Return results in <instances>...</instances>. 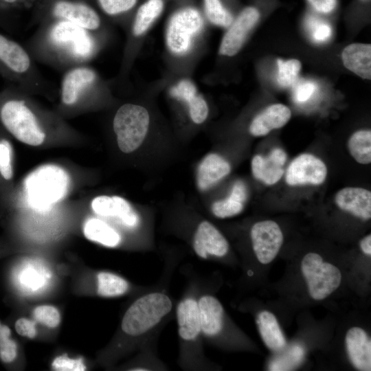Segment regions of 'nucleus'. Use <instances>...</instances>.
<instances>
[{
	"label": "nucleus",
	"mask_w": 371,
	"mask_h": 371,
	"mask_svg": "<svg viewBox=\"0 0 371 371\" xmlns=\"http://www.w3.org/2000/svg\"><path fill=\"white\" fill-rule=\"evenodd\" d=\"M198 306L203 340L215 344L225 339L227 321L221 302L202 289L198 297Z\"/></svg>",
	"instance_id": "f8f14e48"
},
{
	"label": "nucleus",
	"mask_w": 371,
	"mask_h": 371,
	"mask_svg": "<svg viewBox=\"0 0 371 371\" xmlns=\"http://www.w3.org/2000/svg\"><path fill=\"white\" fill-rule=\"evenodd\" d=\"M311 8L317 14L330 15L338 6V0H306Z\"/></svg>",
	"instance_id": "a19ab883"
},
{
	"label": "nucleus",
	"mask_w": 371,
	"mask_h": 371,
	"mask_svg": "<svg viewBox=\"0 0 371 371\" xmlns=\"http://www.w3.org/2000/svg\"><path fill=\"white\" fill-rule=\"evenodd\" d=\"M360 248L361 251L367 256L371 255V236L370 234L365 236L360 241Z\"/></svg>",
	"instance_id": "a18cd8bd"
},
{
	"label": "nucleus",
	"mask_w": 371,
	"mask_h": 371,
	"mask_svg": "<svg viewBox=\"0 0 371 371\" xmlns=\"http://www.w3.org/2000/svg\"><path fill=\"white\" fill-rule=\"evenodd\" d=\"M1 324H0V328H1Z\"/></svg>",
	"instance_id": "49530a36"
},
{
	"label": "nucleus",
	"mask_w": 371,
	"mask_h": 371,
	"mask_svg": "<svg viewBox=\"0 0 371 371\" xmlns=\"http://www.w3.org/2000/svg\"><path fill=\"white\" fill-rule=\"evenodd\" d=\"M52 368L60 371H82L86 369L82 359H71L66 356L56 357L53 363Z\"/></svg>",
	"instance_id": "4c0bfd02"
},
{
	"label": "nucleus",
	"mask_w": 371,
	"mask_h": 371,
	"mask_svg": "<svg viewBox=\"0 0 371 371\" xmlns=\"http://www.w3.org/2000/svg\"><path fill=\"white\" fill-rule=\"evenodd\" d=\"M17 19V15L0 8V27L3 30L14 33L18 27Z\"/></svg>",
	"instance_id": "37998d69"
},
{
	"label": "nucleus",
	"mask_w": 371,
	"mask_h": 371,
	"mask_svg": "<svg viewBox=\"0 0 371 371\" xmlns=\"http://www.w3.org/2000/svg\"><path fill=\"white\" fill-rule=\"evenodd\" d=\"M203 25V19L197 9L186 7L175 12L170 19L166 31V43L170 51L176 55L188 53L193 37Z\"/></svg>",
	"instance_id": "9b49d317"
},
{
	"label": "nucleus",
	"mask_w": 371,
	"mask_h": 371,
	"mask_svg": "<svg viewBox=\"0 0 371 371\" xmlns=\"http://www.w3.org/2000/svg\"><path fill=\"white\" fill-rule=\"evenodd\" d=\"M87 238L108 247H115L121 242V236L112 227L98 218L88 219L84 225Z\"/></svg>",
	"instance_id": "a878e982"
},
{
	"label": "nucleus",
	"mask_w": 371,
	"mask_h": 371,
	"mask_svg": "<svg viewBox=\"0 0 371 371\" xmlns=\"http://www.w3.org/2000/svg\"><path fill=\"white\" fill-rule=\"evenodd\" d=\"M196 256L202 260L225 257L229 249V243L221 232L210 222L201 221L196 227L192 242Z\"/></svg>",
	"instance_id": "2eb2a0df"
},
{
	"label": "nucleus",
	"mask_w": 371,
	"mask_h": 371,
	"mask_svg": "<svg viewBox=\"0 0 371 371\" xmlns=\"http://www.w3.org/2000/svg\"><path fill=\"white\" fill-rule=\"evenodd\" d=\"M231 170L229 164L221 156L210 153L205 157L197 170L198 188L206 190L227 176Z\"/></svg>",
	"instance_id": "b1692460"
},
{
	"label": "nucleus",
	"mask_w": 371,
	"mask_h": 371,
	"mask_svg": "<svg viewBox=\"0 0 371 371\" xmlns=\"http://www.w3.org/2000/svg\"><path fill=\"white\" fill-rule=\"evenodd\" d=\"M301 271L308 293L315 300H324L335 291L341 282L339 268L324 261L322 257L315 252H309L303 257Z\"/></svg>",
	"instance_id": "9d476101"
},
{
	"label": "nucleus",
	"mask_w": 371,
	"mask_h": 371,
	"mask_svg": "<svg viewBox=\"0 0 371 371\" xmlns=\"http://www.w3.org/2000/svg\"><path fill=\"white\" fill-rule=\"evenodd\" d=\"M29 93L6 83L0 91V123L19 141L31 146L43 143L46 132L42 116Z\"/></svg>",
	"instance_id": "20e7f679"
},
{
	"label": "nucleus",
	"mask_w": 371,
	"mask_h": 371,
	"mask_svg": "<svg viewBox=\"0 0 371 371\" xmlns=\"http://www.w3.org/2000/svg\"><path fill=\"white\" fill-rule=\"evenodd\" d=\"M336 205L362 220L371 218V192L361 188L347 187L339 190L335 196Z\"/></svg>",
	"instance_id": "aec40b11"
},
{
	"label": "nucleus",
	"mask_w": 371,
	"mask_h": 371,
	"mask_svg": "<svg viewBox=\"0 0 371 371\" xmlns=\"http://www.w3.org/2000/svg\"><path fill=\"white\" fill-rule=\"evenodd\" d=\"M28 27L52 19L67 21L91 31L100 32L103 21L91 0H36Z\"/></svg>",
	"instance_id": "423d86ee"
},
{
	"label": "nucleus",
	"mask_w": 371,
	"mask_h": 371,
	"mask_svg": "<svg viewBox=\"0 0 371 371\" xmlns=\"http://www.w3.org/2000/svg\"><path fill=\"white\" fill-rule=\"evenodd\" d=\"M16 333L23 336L32 339L36 335L35 323L26 318H20L15 322Z\"/></svg>",
	"instance_id": "79ce46f5"
},
{
	"label": "nucleus",
	"mask_w": 371,
	"mask_h": 371,
	"mask_svg": "<svg viewBox=\"0 0 371 371\" xmlns=\"http://www.w3.org/2000/svg\"><path fill=\"white\" fill-rule=\"evenodd\" d=\"M69 177L56 165H44L25 179L24 188L29 205L38 211H47L67 193Z\"/></svg>",
	"instance_id": "0eeeda50"
},
{
	"label": "nucleus",
	"mask_w": 371,
	"mask_h": 371,
	"mask_svg": "<svg viewBox=\"0 0 371 371\" xmlns=\"http://www.w3.org/2000/svg\"><path fill=\"white\" fill-rule=\"evenodd\" d=\"M131 288L130 283L122 277L108 271L97 275V294L104 297H114L126 294Z\"/></svg>",
	"instance_id": "cd10ccee"
},
{
	"label": "nucleus",
	"mask_w": 371,
	"mask_h": 371,
	"mask_svg": "<svg viewBox=\"0 0 371 371\" xmlns=\"http://www.w3.org/2000/svg\"><path fill=\"white\" fill-rule=\"evenodd\" d=\"M341 60L344 67L358 76L371 78V45L366 43H352L344 48Z\"/></svg>",
	"instance_id": "5701e85b"
},
{
	"label": "nucleus",
	"mask_w": 371,
	"mask_h": 371,
	"mask_svg": "<svg viewBox=\"0 0 371 371\" xmlns=\"http://www.w3.org/2000/svg\"><path fill=\"white\" fill-rule=\"evenodd\" d=\"M0 76L23 91L52 96L55 85L38 70L24 45L0 33Z\"/></svg>",
	"instance_id": "39448f33"
},
{
	"label": "nucleus",
	"mask_w": 371,
	"mask_h": 371,
	"mask_svg": "<svg viewBox=\"0 0 371 371\" xmlns=\"http://www.w3.org/2000/svg\"><path fill=\"white\" fill-rule=\"evenodd\" d=\"M149 122V114L142 106L127 103L118 109L113 127L117 145L123 153H131L142 144L148 132Z\"/></svg>",
	"instance_id": "1a4fd4ad"
},
{
	"label": "nucleus",
	"mask_w": 371,
	"mask_h": 371,
	"mask_svg": "<svg viewBox=\"0 0 371 371\" xmlns=\"http://www.w3.org/2000/svg\"><path fill=\"white\" fill-rule=\"evenodd\" d=\"M104 87L98 72L87 64L64 71L59 89L62 109L70 110L87 106L99 98Z\"/></svg>",
	"instance_id": "6e6552de"
},
{
	"label": "nucleus",
	"mask_w": 371,
	"mask_h": 371,
	"mask_svg": "<svg viewBox=\"0 0 371 371\" xmlns=\"http://www.w3.org/2000/svg\"><path fill=\"white\" fill-rule=\"evenodd\" d=\"M202 289L199 280H191L175 306L179 347L178 364L186 371L212 368V363L204 354L198 306V297Z\"/></svg>",
	"instance_id": "f03ea898"
},
{
	"label": "nucleus",
	"mask_w": 371,
	"mask_h": 371,
	"mask_svg": "<svg viewBox=\"0 0 371 371\" xmlns=\"http://www.w3.org/2000/svg\"><path fill=\"white\" fill-rule=\"evenodd\" d=\"M174 308L172 299L164 289L146 291L125 312L121 330L142 348L148 340L159 335Z\"/></svg>",
	"instance_id": "7ed1b4c3"
},
{
	"label": "nucleus",
	"mask_w": 371,
	"mask_h": 371,
	"mask_svg": "<svg viewBox=\"0 0 371 371\" xmlns=\"http://www.w3.org/2000/svg\"><path fill=\"white\" fill-rule=\"evenodd\" d=\"M250 237L257 260L265 265L275 259L283 243L280 227L271 220L256 223L251 227Z\"/></svg>",
	"instance_id": "ddd939ff"
},
{
	"label": "nucleus",
	"mask_w": 371,
	"mask_h": 371,
	"mask_svg": "<svg viewBox=\"0 0 371 371\" xmlns=\"http://www.w3.org/2000/svg\"><path fill=\"white\" fill-rule=\"evenodd\" d=\"M261 17V10L256 5L243 8L234 19L225 34L219 48V54L232 56L242 47L247 34Z\"/></svg>",
	"instance_id": "4468645a"
},
{
	"label": "nucleus",
	"mask_w": 371,
	"mask_h": 371,
	"mask_svg": "<svg viewBox=\"0 0 371 371\" xmlns=\"http://www.w3.org/2000/svg\"><path fill=\"white\" fill-rule=\"evenodd\" d=\"M102 41L100 32L52 19L38 24L24 46L35 62L65 71L88 64L100 52Z\"/></svg>",
	"instance_id": "f257e3e1"
},
{
	"label": "nucleus",
	"mask_w": 371,
	"mask_h": 371,
	"mask_svg": "<svg viewBox=\"0 0 371 371\" xmlns=\"http://www.w3.org/2000/svg\"><path fill=\"white\" fill-rule=\"evenodd\" d=\"M243 209V203L231 197L214 202L212 205L213 214L220 218L231 217L238 214Z\"/></svg>",
	"instance_id": "72a5a7b5"
},
{
	"label": "nucleus",
	"mask_w": 371,
	"mask_h": 371,
	"mask_svg": "<svg viewBox=\"0 0 371 371\" xmlns=\"http://www.w3.org/2000/svg\"><path fill=\"white\" fill-rule=\"evenodd\" d=\"M170 95L187 102L192 120L196 124L203 122L208 115L207 104L204 98L199 95L194 84L188 80H183L170 90Z\"/></svg>",
	"instance_id": "4be33fe9"
},
{
	"label": "nucleus",
	"mask_w": 371,
	"mask_h": 371,
	"mask_svg": "<svg viewBox=\"0 0 371 371\" xmlns=\"http://www.w3.org/2000/svg\"><path fill=\"white\" fill-rule=\"evenodd\" d=\"M316 90L317 86L313 82L303 81L296 86L293 93L294 99L298 103L306 102L313 97Z\"/></svg>",
	"instance_id": "ea45409f"
},
{
	"label": "nucleus",
	"mask_w": 371,
	"mask_h": 371,
	"mask_svg": "<svg viewBox=\"0 0 371 371\" xmlns=\"http://www.w3.org/2000/svg\"><path fill=\"white\" fill-rule=\"evenodd\" d=\"M286 160L285 152L279 148L273 149L266 157L256 155L251 160L253 175L267 185H273L283 175V166Z\"/></svg>",
	"instance_id": "6ab92c4d"
},
{
	"label": "nucleus",
	"mask_w": 371,
	"mask_h": 371,
	"mask_svg": "<svg viewBox=\"0 0 371 371\" xmlns=\"http://www.w3.org/2000/svg\"><path fill=\"white\" fill-rule=\"evenodd\" d=\"M36 0H0V8L17 15L19 12L32 10Z\"/></svg>",
	"instance_id": "58836bf2"
},
{
	"label": "nucleus",
	"mask_w": 371,
	"mask_h": 371,
	"mask_svg": "<svg viewBox=\"0 0 371 371\" xmlns=\"http://www.w3.org/2000/svg\"><path fill=\"white\" fill-rule=\"evenodd\" d=\"M325 164L311 154H302L289 164L286 172V182L289 186L319 185L326 177Z\"/></svg>",
	"instance_id": "dca6fc26"
},
{
	"label": "nucleus",
	"mask_w": 371,
	"mask_h": 371,
	"mask_svg": "<svg viewBox=\"0 0 371 371\" xmlns=\"http://www.w3.org/2000/svg\"><path fill=\"white\" fill-rule=\"evenodd\" d=\"M348 148L351 156L359 164L371 162V131L359 130L349 138Z\"/></svg>",
	"instance_id": "c85d7f7f"
},
{
	"label": "nucleus",
	"mask_w": 371,
	"mask_h": 371,
	"mask_svg": "<svg viewBox=\"0 0 371 371\" xmlns=\"http://www.w3.org/2000/svg\"><path fill=\"white\" fill-rule=\"evenodd\" d=\"M95 7L110 17H119L128 13L137 0H91Z\"/></svg>",
	"instance_id": "2f4dec72"
},
{
	"label": "nucleus",
	"mask_w": 371,
	"mask_h": 371,
	"mask_svg": "<svg viewBox=\"0 0 371 371\" xmlns=\"http://www.w3.org/2000/svg\"><path fill=\"white\" fill-rule=\"evenodd\" d=\"M256 322L260 337L269 349L278 351L285 346V337L276 316L271 312L260 311L257 315Z\"/></svg>",
	"instance_id": "393cba45"
},
{
	"label": "nucleus",
	"mask_w": 371,
	"mask_h": 371,
	"mask_svg": "<svg viewBox=\"0 0 371 371\" xmlns=\"http://www.w3.org/2000/svg\"><path fill=\"white\" fill-rule=\"evenodd\" d=\"M229 196L244 204L247 196V189L244 183L241 181H236L233 186Z\"/></svg>",
	"instance_id": "c03bdc74"
},
{
	"label": "nucleus",
	"mask_w": 371,
	"mask_h": 371,
	"mask_svg": "<svg viewBox=\"0 0 371 371\" xmlns=\"http://www.w3.org/2000/svg\"><path fill=\"white\" fill-rule=\"evenodd\" d=\"M204 9L208 20L213 24L227 27L234 21L231 11L225 7L222 0H203Z\"/></svg>",
	"instance_id": "c756f323"
},
{
	"label": "nucleus",
	"mask_w": 371,
	"mask_h": 371,
	"mask_svg": "<svg viewBox=\"0 0 371 371\" xmlns=\"http://www.w3.org/2000/svg\"><path fill=\"white\" fill-rule=\"evenodd\" d=\"M91 207L98 215L118 218L128 228L134 229L140 224L137 213L126 200L120 196H97L92 201Z\"/></svg>",
	"instance_id": "f3484780"
},
{
	"label": "nucleus",
	"mask_w": 371,
	"mask_h": 371,
	"mask_svg": "<svg viewBox=\"0 0 371 371\" xmlns=\"http://www.w3.org/2000/svg\"><path fill=\"white\" fill-rule=\"evenodd\" d=\"M277 82L282 88L291 87L296 81L302 68L301 62L295 58L277 60Z\"/></svg>",
	"instance_id": "7c9ffc66"
},
{
	"label": "nucleus",
	"mask_w": 371,
	"mask_h": 371,
	"mask_svg": "<svg viewBox=\"0 0 371 371\" xmlns=\"http://www.w3.org/2000/svg\"><path fill=\"white\" fill-rule=\"evenodd\" d=\"M305 19L306 26L315 42L324 43L330 38L332 28L328 23L311 13L306 15Z\"/></svg>",
	"instance_id": "473e14b6"
},
{
	"label": "nucleus",
	"mask_w": 371,
	"mask_h": 371,
	"mask_svg": "<svg viewBox=\"0 0 371 371\" xmlns=\"http://www.w3.org/2000/svg\"><path fill=\"white\" fill-rule=\"evenodd\" d=\"M0 174L6 180L13 175L12 148L5 138L0 139Z\"/></svg>",
	"instance_id": "e433bc0d"
},
{
	"label": "nucleus",
	"mask_w": 371,
	"mask_h": 371,
	"mask_svg": "<svg viewBox=\"0 0 371 371\" xmlns=\"http://www.w3.org/2000/svg\"><path fill=\"white\" fill-rule=\"evenodd\" d=\"M33 316L36 321L49 328L56 327L60 321V315L58 309L49 305H43L35 308Z\"/></svg>",
	"instance_id": "c9c22d12"
},
{
	"label": "nucleus",
	"mask_w": 371,
	"mask_h": 371,
	"mask_svg": "<svg viewBox=\"0 0 371 371\" xmlns=\"http://www.w3.org/2000/svg\"><path fill=\"white\" fill-rule=\"evenodd\" d=\"M346 348L352 366L361 371L371 370V341L361 328H350L345 337Z\"/></svg>",
	"instance_id": "a211bd4d"
},
{
	"label": "nucleus",
	"mask_w": 371,
	"mask_h": 371,
	"mask_svg": "<svg viewBox=\"0 0 371 371\" xmlns=\"http://www.w3.org/2000/svg\"><path fill=\"white\" fill-rule=\"evenodd\" d=\"M164 9L163 0H148L137 9L134 18L132 34L137 37L143 34L161 14Z\"/></svg>",
	"instance_id": "bb28decb"
},
{
	"label": "nucleus",
	"mask_w": 371,
	"mask_h": 371,
	"mask_svg": "<svg viewBox=\"0 0 371 371\" xmlns=\"http://www.w3.org/2000/svg\"><path fill=\"white\" fill-rule=\"evenodd\" d=\"M10 329L5 325L0 328V358L5 363L13 361L17 355L15 341L10 338Z\"/></svg>",
	"instance_id": "f704fd0d"
},
{
	"label": "nucleus",
	"mask_w": 371,
	"mask_h": 371,
	"mask_svg": "<svg viewBox=\"0 0 371 371\" xmlns=\"http://www.w3.org/2000/svg\"><path fill=\"white\" fill-rule=\"evenodd\" d=\"M291 112L282 104H273L258 114L249 126L250 133L256 137L265 136L272 130L284 126L290 120Z\"/></svg>",
	"instance_id": "412c9836"
}]
</instances>
